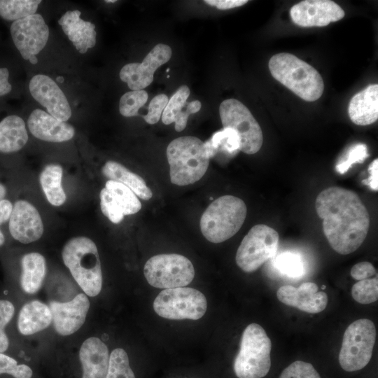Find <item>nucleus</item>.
I'll use <instances>...</instances> for the list:
<instances>
[{"mask_svg":"<svg viewBox=\"0 0 378 378\" xmlns=\"http://www.w3.org/2000/svg\"><path fill=\"white\" fill-rule=\"evenodd\" d=\"M348 113L356 125L365 126L372 124L378 118V85H368L356 94L351 99Z\"/></svg>","mask_w":378,"mask_h":378,"instance_id":"nucleus-24","label":"nucleus"},{"mask_svg":"<svg viewBox=\"0 0 378 378\" xmlns=\"http://www.w3.org/2000/svg\"><path fill=\"white\" fill-rule=\"evenodd\" d=\"M204 3L212 6L216 7L220 10H227L246 4V0H206Z\"/></svg>","mask_w":378,"mask_h":378,"instance_id":"nucleus-42","label":"nucleus"},{"mask_svg":"<svg viewBox=\"0 0 378 378\" xmlns=\"http://www.w3.org/2000/svg\"><path fill=\"white\" fill-rule=\"evenodd\" d=\"M268 66L273 78L302 99L314 102L321 97L324 90L321 76L295 55L277 53L270 58Z\"/></svg>","mask_w":378,"mask_h":378,"instance_id":"nucleus-3","label":"nucleus"},{"mask_svg":"<svg viewBox=\"0 0 378 378\" xmlns=\"http://www.w3.org/2000/svg\"><path fill=\"white\" fill-rule=\"evenodd\" d=\"M368 155L365 144H356L348 150L346 158L337 164L336 170L340 174H344L353 164L362 163Z\"/></svg>","mask_w":378,"mask_h":378,"instance_id":"nucleus-38","label":"nucleus"},{"mask_svg":"<svg viewBox=\"0 0 378 378\" xmlns=\"http://www.w3.org/2000/svg\"><path fill=\"white\" fill-rule=\"evenodd\" d=\"M106 378H135L127 354L123 349L117 348L111 353Z\"/></svg>","mask_w":378,"mask_h":378,"instance_id":"nucleus-32","label":"nucleus"},{"mask_svg":"<svg viewBox=\"0 0 378 378\" xmlns=\"http://www.w3.org/2000/svg\"><path fill=\"white\" fill-rule=\"evenodd\" d=\"M9 346V340L4 330H0V353L6 351Z\"/></svg>","mask_w":378,"mask_h":378,"instance_id":"nucleus-46","label":"nucleus"},{"mask_svg":"<svg viewBox=\"0 0 378 378\" xmlns=\"http://www.w3.org/2000/svg\"><path fill=\"white\" fill-rule=\"evenodd\" d=\"M279 236L272 227L264 224L252 227L237 251L235 260L245 272L257 270L273 257L279 246Z\"/></svg>","mask_w":378,"mask_h":378,"instance_id":"nucleus-10","label":"nucleus"},{"mask_svg":"<svg viewBox=\"0 0 378 378\" xmlns=\"http://www.w3.org/2000/svg\"><path fill=\"white\" fill-rule=\"evenodd\" d=\"M369 177L364 180L365 184L368 185L372 190H378V160H374L368 167Z\"/></svg>","mask_w":378,"mask_h":378,"instance_id":"nucleus-43","label":"nucleus"},{"mask_svg":"<svg viewBox=\"0 0 378 378\" xmlns=\"http://www.w3.org/2000/svg\"><path fill=\"white\" fill-rule=\"evenodd\" d=\"M4 241H5V237L3 234V232L0 229V246L4 244Z\"/></svg>","mask_w":378,"mask_h":378,"instance_id":"nucleus-49","label":"nucleus"},{"mask_svg":"<svg viewBox=\"0 0 378 378\" xmlns=\"http://www.w3.org/2000/svg\"><path fill=\"white\" fill-rule=\"evenodd\" d=\"M170 180L183 186L192 184L205 174L210 155L205 143L199 138L185 136L172 141L167 148Z\"/></svg>","mask_w":378,"mask_h":378,"instance_id":"nucleus-2","label":"nucleus"},{"mask_svg":"<svg viewBox=\"0 0 378 378\" xmlns=\"http://www.w3.org/2000/svg\"><path fill=\"white\" fill-rule=\"evenodd\" d=\"M106 3H115L116 2L115 0H106L105 1Z\"/></svg>","mask_w":378,"mask_h":378,"instance_id":"nucleus-50","label":"nucleus"},{"mask_svg":"<svg viewBox=\"0 0 378 378\" xmlns=\"http://www.w3.org/2000/svg\"><path fill=\"white\" fill-rule=\"evenodd\" d=\"M247 209L244 202L233 195H223L213 201L200 221L203 236L218 244L233 237L242 226Z\"/></svg>","mask_w":378,"mask_h":378,"instance_id":"nucleus-5","label":"nucleus"},{"mask_svg":"<svg viewBox=\"0 0 378 378\" xmlns=\"http://www.w3.org/2000/svg\"><path fill=\"white\" fill-rule=\"evenodd\" d=\"M79 358L83 368L82 378H106L109 362L106 345L99 338L91 337L82 344Z\"/></svg>","mask_w":378,"mask_h":378,"instance_id":"nucleus-22","label":"nucleus"},{"mask_svg":"<svg viewBox=\"0 0 378 378\" xmlns=\"http://www.w3.org/2000/svg\"><path fill=\"white\" fill-rule=\"evenodd\" d=\"M276 297L286 305L309 314L323 311L328 304L327 294L318 291V286L313 282L303 283L298 288L291 285L282 286L278 289Z\"/></svg>","mask_w":378,"mask_h":378,"instance_id":"nucleus-19","label":"nucleus"},{"mask_svg":"<svg viewBox=\"0 0 378 378\" xmlns=\"http://www.w3.org/2000/svg\"><path fill=\"white\" fill-rule=\"evenodd\" d=\"M171 48L163 43L157 44L141 63H129L120 70V78L127 83L132 90H141L153 80L154 73L172 57Z\"/></svg>","mask_w":378,"mask_h":378,"instance_id":"nucleus-14","label":"nucleus"},{"mask_svg":"<svg viewBox=\"0 0 378 378\" xmlns=\"http://www.w3.org/2000/svg\"><path fill=\"white\" fill-rule=\"evenodd\" d=\"M21 265V287L25 293L34 294L41 288L46 274L45 258L36 252L29 253L22 258Z\"/></svg>","mask_w":378,"mask_h":378,"instance_id":"nucleus-27","label":"nucleus"},{"mask_svg":"<svg viewBox=\"0 0 378 378\" xmlns=\"http://www.w3.org/2000/svg\"><path fill=\"white\" fill-rule=\"evenodd\" d=\"M351 295L358 303L366 304L378 299V279L376 276L358 281L351 288Z\"/></svg>","mask_w":378,"mask_h":378,"instance_id":"nucleus-34","label":"nucleus"},{"mask_svg":"<svg viewBox=\"0 0 378 378\" xmlns=\"http://www.w3.org/2000/svg\"><path fill=\"white\" fill-rule=\"evenodd\" d=\"M376 340L374 323L368 318L358 319L346 329L339 354L342 368L347 372L363 369L370 362Z\"/></svg>","mask_w":378,"mask_h":378,"instance_id":"nucleus-7","label":"nucleus"},{"mask_svg":"<svg viewBox=\"0 0 378 378\" xmlns=\"http://www.w3.org/2000/svg\"><path fill=\"white\" fill-rule=\"evenodd\" d=\"M6 193V189L5 186L0 183V201L4 200Z\"/></svg>","mask_w":378,"mask_h":378,"instance_id":"nucleus-47","label":"nucleus"},{"mask_svg":"<svg viewBox=\"0 0 378 378\" xmlns=\"http://www.w3.org/2000/svg\"><path fill=\"white\" fill-rule=\"evenodd\" d=\"M279 378H321L314 366L301 360H297L286 368Z\"/></svg>","mask_w":378,"mask_h":378,"instance_id":"nucleus-37","label":"nucleus"},{"mask_svg":"<svg viewBox=\"0 0 378 378\" xmlns=\"http://www.w3.org/2000/svg\"><path fill=\"white\" fill-rule=\"evenodd\" d=\"M27 125L36 138L48 142L66 141L75 134V130L71 125L57 120L41 109H35L31 112Z\"/></svg>","mask_w":378,"mask_h":378,"instance_id":"nucleus-20","label":"nucleus"},{"mask_svg":"<svg viewBox=\"0 0 378 378\" xmlns=\"http://www.w3.org/2000/svg\"><path fill=\"white\" fill-rule=\"evenodd\" d=\"M29 61L33 64H36L37 62H38V59L36 57V55H31L29 59Z\"/></svg>","mask_w":378,"mask_h":378,"instance_id":"nucleus-48","label":"nucleus"},{"mask_svg":"<svg viewBox=\"0 0 378 378\" xmlns=\"http://www.w3.org/2000/svg\"><path fill=\"white\" fill-rule=\"evenodd\" d=\"M315 208L323 220V233L335 251L347 255L363 243L370 227V215L354 191L338 186L324 189L316 199Z\"/></svg>","mask_w":378,"mask_h":378,"instance_id":"nucleus-1","label":"nucleus"},{"mask_svg":"<svg viewBox=\"0 0 378 378\" xmlns=\"http://www.w3.org/2000/svg\"><path fill=\"white\" fill-rule=\"evenodd\" d=\"M13 43L23 59L29 60L46 46L49 29L43 18L38 13L14 21L10 26Z\"/></svg>","mask_w":378,"mask_h":378,"instance_id":"nucleus-12","label":"nucleus"},{"mask_svg":"<svg viewBox=\"0 0 378 378\" xmlns=\"http://www.w3.org/2000/svg\"><path fill=\"white\" fill-rule=\"evenodd\" d=\"M271 340L258 323L249 324L244 330L239 351L234 361L238 378H262L271 367Z\"/></svg>","mask_w":378,"mask_h":378,"instance_id":"nucleus-6","label":"nucleus"},{"mask_svg":"<svg viewBox=\"0 0 378 378\" xmlns=\"http://www.w3.org/2000/svg\"><path fill=\"white\" fill-rule=\"evenodd\" d=\"M102 172L109 180L118 181L128 187L142 200H148L153 196L151 190L140 176L117 162H106L102 169Z\"/></svg>","mask_w":378,"mask_h":378,"instance_id":"nucleus-28","label":"nucleus"},{"mask_svg":"<svg viewBox=\"0 0 378 378\" xmlns=\"http://www.w3.org/2000/svg\"><path fill=\"white\" fill-rule=\"evenodd\" d=\"M153 309L164 318L198 320L206 312L207 301L197 289L178 287L162 290L153 302Z\"/></svg>","mask_w":378,"mask_h":378,"instance_id":"nucleus-9","label":"nucleus"},{"mask_svg":"<svg viewBox=\"0 0 378 378\" xmlns=\"http://www.w3.org/2000/svg\"><path fill=\"white\" fill-rule=\"evenodd\" d=\"M63 169L59 164L46 165L40 174L39 181L49 203L55 206L62 205L66 199L62 186Z\"/></svg>","mask_w":378,"mask_h":378,"instance_id":"nucleus-29","label":"nucleus"},{"mask_svg":"<svg viewBox=\"0 0 378 378\" xmlns=\"http://www.w3.org/2000/svg\"><path fill=\"white\" fill-rule=\"evenodd\" d=\"M15 313V307L12 302L6 300H0V330L4 328L12 319Z\"/></svg>","mask_w":378,"mask_h":378,"instance_id":"nucleus-41","label":"nucleus"},{"mask_svg":"<svg viewBox=\"0 0 378 378\" xmlns=\"http://www.w3.org/2000/svg\"><path fill=\"white\" fill-rule=\"evenodd\" d=\"M219 114L223 128H232L238 134L241 151L252 155L260 149L261 127L244 104L235 99H225L219 106Z\"/></svg>","mask_w":378,"mask_h":378,"instance_id":"nucleus-11","label":"nucleus"},{"mask_svg":"<svg viewBox=\"0 0 378 378\" xmlns=\"http://www.w3.org/2000/svg\"><path fill=\"white\" fill-rule=\"evenodd\" d=\"M80 14L78 10H68L58 23L76 49L84 54L95 46L97 32L95 25L81 19Z\"/></svg>","mask_w":378,"mask_h":378,"instance_id":"nucleus-21","label":"nucleus"},{"mask_svg":"<svg viewBox=\"0 0 378 378\" xmlns=\"http://www.w3.org/2000/svg\"><path fill=\"white\" fill-rule=\"evenodd\" d=\"M9 71L7 68H0V96L9 93L12 85L8 81Z\"/></svg>","mask_w":378,"mask_h":378,"instance_id":"nucleus-44","label":"nucleus"},{"mask_svg":"<svg viewBox=\"0 0 378 378\" xmlns=\"http://www.w3.org/2000/svg\"><path fill=\"white\" fill-rule=\"evenodd\" d=\"M276 267L284 274L297 278L303 274L304 267L299 255L290 252H284L275 259Z\"/></svg>","mask_w":378,"mask_h":378,"instance_id":"nucleus-35","label":"nucleus"},{"mask_svg":"<svg viewBox=\"0 0 378 378\" xmlns=\"http://www.w3.org/2000/svg\"><path fill=\"white\" fill-rule=\"evenodd\" d=\"M57 80H59L60 83H62L63 78L62 77H58V78H57Z\"/></svg>","mask_w":378,"mask_h":378,"instance_id":"nucleus-51","label":"nucleus"},{"mask_svg":"<svg viewBox=\"0 0 378 378\" xmlns=\"http://www.w3.org/2000/svg\"><path fill=\"white\" fill-rule=\"evenodd\" d=\"M9 231L13 239L22 244L39 239L43 224L36 208L27 201H17L9 218Z\"/></svg>","mask_w":378,"mask_h":378,"instance_id":"nucleus-18","label":"nucleus"},{"mask_svg":"<svg viewBox=\"0 0 378 378\" xmlns=\"http://www.w3.org/2000/svg\"><path fill=\"white\" fill-rule=\"evenodd\" d=\"M31 96L46 108L52 117L62 121H67L71 116L69 102L51 78L43 74L34 76L29 82Z\"/></svg>","mask_w":378,"mask_h":378,"instance_id":"nucleus-16","label":"nucleus"},{"mask_svg":"<svg viewBox=\"0 0 378 378\" xmlns=\"http://www.w3.org/2000/svg\"><path fill=\"white\" fill-rule=\"evenodd\" d=\"M148 94L146 91L132 90L125 93L119 102V111L125 117L138 115L141 108L148 101Z\"/></svg>","mask_w":378,"mask_h":378,"instance_id":"nucleus-33","label":"nucleus"},{"mask_svg":"<svg viewBox=\"0 0 378 378\" xmlns=\"http://www.w3.org/2000/svg\"><path fill=\"white\" fill-rule=\"evenodd\" d=\"M102 214L113 223H120L125 216L134 214L141 203L134 192L124 184L108 180L99 193Z\"/></svg>","mask_w":378,"mask_h":378,"instance_id":"nucleus-13","label":"nucleus"},{"mask_svg":"<svg viewBox=\"0 0 378 378\" xmlns=\"http://www.w3.org/2000/svg\"><path fill=\"white\" fill-rule=\"evenodd\" d=\"M64 264L85 295L97 296L102 287V272L94 242L87 237H76L64 246Z\"/></svg>","mask_w":378,"mask_h":378,"instance_id":"nucleus-4","label":"nucleus"},{"mask_svg":"<svg viewBox=\"0 0 378 378\" xmlns=\"http://www.w3.org/2000/svg\"><path fill=\"white\" fill-rule=\"evenodd\" d=\"M13 206L12 203L9 200H2L0 201V225L10 218Z\"/></svg>","mask_w":378,"mask_h":378,"instance_id":"nucleus-45","label":"nucleus"},{"mask_svg":"<svg viewBox=\"0 0 378 378\" xmlns=\"http://www.w3.org/2000/svg\"><path fill=\"white\" fill-rule=\"evenodd\" d=\"M8 374L14 378H31L32 370L28 365H18L13 358L0 353V374Z\"/></svg>","mask_w":378,"mask_h":378,"instance_id":"nucleus-36","label":"nucleus"},{"mask_svg":"<svg viewBox=\"0 0 378 378\" xmlns=\"http://www.w3.org/2000/svg\"><path fill=\"white\" fill-rule=\"evenodd\" d=\"M204 143L211 158L218 152L233 155L240 150L239 135L232 128H223L215 132L211 139Z\"/></svg>","mask_w":378,"mask_h":378,"instance_id":"nucleus-30","label":"nucleus"},{"mask_svg":"<svg viewBox=\"0 0 378 378\" xmlns=\"http://www.w3.org/2000/svg\"><path fill=\"white\" fill-rule=\"evenodd\" d=\"M189 95V88L181 85L169 99L162 112V122L164 125L175 122L176 132L183 131L186 127L189 115L198 112L201 108V102L198 100L187 102Z\"/></svg>","mask_w":378,"mask_h":378,"instance_id":"nucleus-23","label":"nucleus"},{"mask_svg":"<svg viewBox=\"0 0 378 378\" xmlns=\"http://www.w3.org/2000/svg\"><path fill=\"white\" fill-rule=\"evenodd\" d=\"M326 288V286H322V289H324Z\"/></svg>","mask_w":378,"mask_h":378,"instance_id":"nucleus-52","label":"nucleus"},{"mask_svg":"<svg viewBox=\"0 0 378 378\" xmlns=\"http://www.w3.org/2000/svg\"><path fill=\"white\" fill-rule=\"evenodd\" d=\"M55 330L62 335H70L83 325L90 308L87 295L79 293L66 302H50Z\"/></svg>","mask_w":378,"mask_h":378,"instance_id":"nucleus-17","label":"nucleus"},{"mask_svg":"<svg viewBox=\"0 0 378 378\" xmlns=\"http://www.w3.org/2000/svg\"><path fill=\"white\" fill-rule=\"evenodd\" d=\"M28 141L24 120L11 115L0 122V152L13 153L22 149Z\"/></svg>","mask_w":378,"mask_h":378,"instance_id":"nucleus-26","label":"nucleus"},{"mask_svg":"<svg viewBox=\"0 0 378 378\" xmlns=\"http://www.w3.org/2000/svg\"><path fill=\"white\" fill-rule=\"evenodd\" d=\"M169 99L164 94H160L154 97L148 105V113L143 115L145 121L150 125L157 123L166 107Z\"/></svg>","mask_w":378,"mask_h":378,"instance_id":"nucleus-39","label":"nucleus"},{"mask_svg":"<svg viewBox=\"0 0 378 378\" xmlns=\"http://www.w3.org/2000/svg\"><path fill=\"white\" fill-rule=\"evenodd\" d=\"M344 10L330 0H305L290 10L293 22L302 27H324L344 17Z\"/></svg>","mask_w":378,"mask_h":378,"instance_id":"nucleus-15","label":"nucleus"},{"mask_svg":"<svg viewBox=\"0 0 378 378\" xmlns=\"http://www.w3.org/2000/svg\"><path fill=\"white\" fill-rule=\"evenodd\" d=\"M41 0H0V16L15 21L35 14Z\"/></svg>","mask_w":378,"mask_h":378,"instance_id":"nucleus-31","label":"nucleus"},{"mask_svg":"<svg viewBox=\"0 0 378 378\" xmlns=\"http://www.w3.org/2000/svg\"><path fill=\"white\" fill-rule=\"evenodd\" d=\"M148 283L162 289L185 287L192 282L195 269L186 257L176 253H164L149 258L144 267Z\"/></svg>","mask_w":378,"mask_h":378,"instance_id":"nucleus-8","label":"nucleus"},{"mask_svg":"<svg viewBox=\"0 0 378 378\" xmlns=\"http://www.w3.org/2000/svg\"><path fill=\"white\" fill-rule=\"evenodd\" d=\"M52 321L49 307L40 301L33 300L22 307L18 315V328L21 334L30 335L48 328Z\"/></svg>","mask_w":378,"mask_h":378,"instance_id":"nucleus-25","label":"nucleus"},{"mask_svg":"<svg viewBox=\"0 0 378 378\" xmlns=\"http://www.w3.org/2000/svg\"><path fill=\"white\" fill-rule=\"evenodd\" d=\"M351 276L356 280L361 281L370 279L375 275L374 267L369 262H360L354 265L350 272Z\"/></svg>","mask_w":378,"mask_h":378,"instance_id":"nucleus-40","label":"nucleus"}]
</instances>
